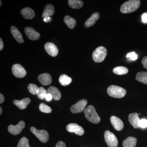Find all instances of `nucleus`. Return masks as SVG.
<instances>
[{"label":"nucleus","instance_id":"nucleus-1","mask_svg":"<svg viewBox=\"0 0 147 147\" xmlns=\"http://www.w3.org/2000/svg\"><path fill=\"white\" fill-rule=\"evenodd\" d=\"M140 1L139 0H130L122 5L120 7L121 13H129L136 11L140 7Z\"/></svg>","mask_w":147,"mask_h":147},{"label":"nucleus","instance_id":"nucleus-2","mask_svg":"<svg viewBox=\"0 0 147 147\" xmlns=\"http://www.w3.org/2000/svg\"><path fill=\"white\" fill-rule=\"evenodd\" d=\"M84 111L85 117L88 121L94 124H97L100 122V117L98 115L95 108L93 106L89 105L85 108Z\"/></svg>","mask_w":147,"mask_h":147},{"label":"nucleus","instance_id":"nucleus-3","mask_svg":"<svg viewBox=\"0 0 147 147\" xmlns=\"http://www.w3.org/2000/svg\"><path fill=\"white\" fill-rule=\"evenodd\" d=\"M107 92L111 97L121 98H123L126 94V91L121 87L112 85L108 87Z\"/></svg>","mask_w":147,"mask_h":147},{"label":"nucleus","instance_id":"nucleus-4","mask_svg":"<svg viewBox=\"0 0 147 147\" xmlns=\"http://www.w3.org/2000/svg\"><path fill=\"white\" fill-rule=\"evenodd\" d=\"M107 55V50L103 46L98 47L94 51L92 59L96 63L102 62L105 59Z\"/></svg>","mask_w":147,"mask_h":147},{"label":"nucleus","instance_id":"nucleus-5","mask_svg":"<svg viewBox=\"0 0 147 147\" xmlns=\"http://www.w3.org/2000/svg\"><path fill=\"white\" fill-rule=\"evenodd\" d=\"M30 131L42 143H46L49 140V134L46 130H38L34 127H32Z\"/></svg>","mask_w":147,"mask_h":147},{"label":"nucleus","instance_id":"nucleus-6","mask_svg":"<svg viewBox=\"0 0 147 147\" xmlns=\"http://www.w3.org/2000/svg\"><path fill=\"white\" fill-rule=\"evenodd\" d=\"M105 142L109 147H117L118 141L115 134L109 130L104 132Z\"/></svg>","mask_w":147,"mask_h":147},{"label":"nucleus","instance_id":"nucleus-7","mask_svg":"<svg viewBox=\"0 0 147 147\" xmlns=\"http://www.w3.org/2000/svg\"><path fill=\"white\" fill-rule=\"evenodd\" d=\"M87 103L88 101L86 99H82L79 100L78 102L71 106L70 111L73 114L82 113L86 107Z\"/></svg>","mask_w":147,"mask_h":147},{"label":"nucleus","instance_id":"nucleus-8","mask_svg":"<svg viewBox=\"0 0 147 147\" xmlns=\"http://www.w3.org/2000/svg\"><path fill=\"white\" fill-rule=\"evenodd\" d=\"M11 69L13 75L17 78H24L26 75L27 72L26 69L19 64L13 65Z\"/></svg>","mask_w":147,"mask_h":147},{"label":"nucleus","instance_id":"nucleus-9","mask_svg":"<svg viewBox=\"0 0 147 147\" xmlns=\"http://www.w3.org/2000/svg\"><path fill=\"white\" fill-rule=\"evenodd\" d=\"M25 123L24 121H20L16 125H10L8 126V130L10 134L13 135H18L22 131V129L25 128Z\"/></svg>","mask_w":147,"mask_h":147},{"label":"nucleus","instance_id":"nucleus-10","mask_svg":"<svg viewBox=\"0 0 147 147\" xmlns=\"http://www.w3.org/2000/svg\"><path fill=\"white\" fill-rule=\"evenodd\" d=\"M66 130L71 133H74L79 136H82L84 134V128L77 124H69L66 127Z\"/></svg>","mask_w":147,"mask_h":147},{"label":"nucleus","instance_id":"nucleus-11","mask_svg":"<svg viewBox=\"0 0 147 147\" xmlns=\"http://www.w3.org/2000/svg\"><path fill=\"white\" fill-rule=\"evenodd\" d=\"M24 31L28 38L31 40H37L40 37V34L39 33L31 27H26L24 29Z\"/></svg>","mask_w":147,"mask_h":147},{"label":"nucleus","instance_id":"nucleus-12","mask_svg":"<svg viewBox=\"0 0 147 147\" xmlns=\"http://www.w3.org/2000/svg\"><path fill=\"white\" fill-rule=\"evenodd\" d=\"M110 120L113 127L117 131H121L123 128V122L117 117L115 116H112L110 117Z\"/></svg>","mask_w":147,"mask_h":147},{"label":"nucleus","instance_id":"nucleus-13","mask_svg":"<svg viewBox=\"0 0 147 147\" xmlns=\"http://www.w3.org/2000/svg\"><path fill=\"white\" fill-rule=\"evenodd\" d=\"M45 49L46 52L52 57H55L58 55L57 47L52 42H47L45 45Z\"/></svg>","mask_w":147,"mask_h":147},{"label":"nucleus","instance_id":"nucleus-14","mask_svg":"<svg viewBox=\"0 0 147 147\" xmlns=\"http://www.w3.org/2000/svg\"><path fill=\"white\" fill-rule=\"evenodd\" d=\"M129 121L134 128H140L139 122L140 119H139V115L138 113H131L129 115Z\"/></svg>","mask_w":147,"mask_h":147},{"label":"nucleus","instance_id":"nucleus-15","mask_svg":"<svg viewBox=\"0 0 147 147\" xmlns=\"http://www.w3.org/2000/svg\"><path fill=\"white\" fill-rule=\"evenodd\" d=\"M38 78L40 83L43 86H48L52 83V77L48 73H43L40 74Z\"/></svg>","mask_w":147,"mask_h":147},{"label":"nucleus","instance_id":"nucleus-16","mask_svg":"<svg viewBox=\"0 0 147 147\" xmlns=\"http://www.w3.org/2000/svg\"><path fill=\"white\" fill-rule=\"evenodd\" d=\"M31 102V100L29 98H25L21 100H15L13 101V104L16 105L19 109L24 110Z\"/></svg>","mask_w":147,"mask_h":147},{"label":"nucleus","instance_id":"nucleus-17","mask_svg":"<svg viewBox=\"0 0 147 147\" xmlns=\"http://www.w3.org/2000/svg\"><path fill=\"white\" fill-rule=\"evenodd\" d=\"M10 30L11 34L17 42L20 43L24 42L22 34L16 27L12 26L11 27Z\"/></svg>","mask_w":147,"mask_h":147},{"label":"nucleus","instance_id":"nucleus-18","mask_svg":"<svg viewBox=\"0 0 147 147\" xmlns=\"http://www.w3.org/2000/svg\"><path fill=\"white\" fill-rule=\"evenodd\" d=\"M99 18H100V14L98 12H95L93 13L90 17L85 22V25H84L85 27L86 28H88L92 26Z\"/></svg>","mask_w":147,"mask_h":147},{"label":"nucleus","instance_id":"nucleus-19","mask_svg":"<svg viewBox=\"0 0 147 147\" xmlns=\"http://www.w3.org/2000/svg\"><path fill=\"white\" fill-rule=\"evenodd\" d=\"M47 93L50 94L55 100H59L61 99V94L57 88L54 86H51L47 90Z\"/></svg>","mask_w":147,"mask_h":147},{"label":"nucleus","instance_id":"nucleus-20","mask_svg":"<svg viewBox=\"0 0 147 147\" xmlns=\"http://www.w3.org/2000/svg\"><path fill=\"white\" fill-rule=\"evenodd\" d=\"M21 13L22 16L26 19H31L34 18L35 14L34 11L30 7H26L21 10Z\"/></svg>","mask_w":147,"mask_h":147},{"label":"nucleus","instance_id":"nucleus-21","mask_svg":"<svg viewBox=\"0 0 147 147\" xmlns=\"http://www.w3.org/2000/svg\"><path fill=\"white\" fill-rule=\"evenodd\" d=\"M55 7L54 6L50 4H48L45 6L42 14V17L43 18L47 17H50L53 16L55 13Z\"/></svg>","mask_w":147,"mask_h":147},{"label":"nucleus","instance_id":"nucleus-22","mask_svg":"<svg viewBox=\"0 0 147 147\" xmlns=\"http://www.w3.org/2000/svg\"><path fill=\"white\" fill-rule=\"evenodd\" d=\"M137 139L134 137H129L125 139L123 142V147H135L137 144Z\"/></svg>","mask_w":147,"mask_h":147},{"label":"nucleus","instance_id":"nucleus-23","mask_svg":"<svg viewBox=\"0 0 147 147\" xmlns=\"http://www.w3.org/2000/svg\"><path fill=\"white\" fill-rule=\"evenodd\" d=\"M68 3L69 6L74 9H79L82 8L84 5L83 1L80 0H69Z\"/></svg>","mask_w":147,"mask_h":147},{"label":"nucleus","instance_id":"nucleus-24","mask_svg":"<svg viewBox=\"0 0 147 147\" xmlns=\"http://www.w3.org/2000/svg\"><path fill=\"white\" fill-rule=\"evenodd\" d=\"M64 22L68 28L71 29L74 28L76 24V19L69 16H66L64 17Z\"/></svg>","mask_w":147,"mask_h":147},{"label":"nucleus","instance_id":"nucleus-25","mask_svg":"<svg viewBox=\"0 0 147 147\" xmlns=\"http://www.w3.org/2000/svg\"><path fill=\"white\" fill-rule=\"evenodd\" d=\"M136 80L144 84H147V72L141 71L138 72L136 77Z\"/></svg>","mask_w":147,"mask_h":147},{"label":"nucleus","instance_id":"nucleus-26","mask_svg":"<svg viewBox=\"0 0 147 147\" xmlns=\"http://www.w3.org/2000/svg\"><path fill=\"white\" fill-rule=\"evenodd\" d=\"M72 79L70 77L65 74H62L60 76L59 82L60 84L63 86H67L71 83Z\"/></svg>","mask_w":147,"mask_h":147},{"label":"nucleus","instance_id":"nucleus-27","mask_svg":"<svg viewBox=\"0 0 147 147\" xmlns=\"http://www.w3.org/2000/svg\"><path fill=\"white\" fill-rule=\"evenodd\" d=\"M113 72L118 75H124L128 73V69L125 67L118 66L113 69Z\"/></svg>","mask_w":147,"mask_h":147},{"label":"nucleus","instance_id":"nucleus-28","mask_svg":"<svg viewBox=\"0 0 147 147\" xmlns=\"http://www.w3.org/2000/svg\"><path fill=\"white\" fill-rule=\"evenodd\" d=\"M29 92L33 95L37 94L39 91V88L34 84H29L28 87Z\"/></svg>","mask_w":147,"mask_h":147},{"label":"nucleus","instance_id":"nucleus-29","mask_svg":"<svg viewBox=\"0 0 147 147\" xmlns=\"http://www.w3.org/2000/svg\"><path fill=\"white\" fill-rule=\"evenodd\" d=\"M40 111L43 113H50L52 112V108H50V106L46 105L45 103H40L39 106Z\"/></svg>","mask_w":147,"mask_h":147},{"label":"nucleus","instance_id":"nucleus-30","mask_svg":"<svg viewBox=\"0 0 147 147\" xmlns=\"http://www.w3.org/2000/svg\"><path fill=\"white\" fill-rule=\"evenodd\" d=\"M17 147H30L29 140L26 137H22L19 140Z\"/></svg>","mask_w":147,"mask_h":147},{"label":"nucleus","instance_id":"nucleus-31","mask_svg":"<svg viewBox=\"0 0 147 147\" xmlns=\"http://www.w3.org/2000/svg\"><path fill=\"white\" fill-rule=\"evenodd\" d=\"M47 94V90L42 87L39 88V91L38 93L37 96L39 99L43 100L45 99V96Z\"/></svg>","mask_w":147,"mask_h":147},{"label":"nucleus","instance_id":"nucleus-32","mask_svg":"<svg viewBox=\"0 0 147 147\" xmlns=\"http://www.w3.org/2000/svg\"><path fill=\"white\" fill-rule=\"evenodd\" d=\"M126 57L129 59L130 60L135 61L137 59V55L135 52H131L127 54Z\"/></svg>","mask_w":147,"mask_h":147},{"label":"nucleus","instance_id":"nucleus-33","mask_svg":"<svg viewBox=\"0 0 147 147\" xmlns=\"http://www.w3.org/2000/svg\"><path fill=\"white\" fill-rule=\"evenodd\" d=\"M139 126L140 127L145 128L147 127V120L146 119H140L139 122Z\"/></svg>","mask_w":147,"mask_h":147},{"label":"nucleus","instance_id":"nucleus-34","mask_svg":"<svg viewBox=\"0 0 147 147\" xmlns=\"http://www.w3.org/2000/svg\"><path fill=\"white\" fill-rule=\"evenodd\" d=\"M142 62L144 67L147 69V56H145L143 58Z\"/></svg>","mask_w":147,"mask_h":147},{"label":"nucleus","instance_id":"nucleus-35","mask_svg":"<svg viewBox=\"0 0 147 147\" xmlns=\"http://www.w3.org/2000/svg\"><path fill=\"white\" fill-rule=\"evenodd\" d=\"M55 147H66V146L65 144L63 142L59 141L57 143Z\"/></svg>","mask_w":147,"mask_h":147},{"label":"nucleus","instance_id":"nucleus-36","mask_svg":"<svg viewBox=\"0 0 147 147\" xmlns=\"http://www.w3.org/2000/svg\"><path fill=\"white\" fill-rule=\"evenodd\" d=\"M53 98L51 94L49 93H47L45 96V99L47 101H50L53 99Z\"/></svg>","mask_w":147,"mask_h":147},{"label":"nucleus","instance_id":"nucleus-37","mask_svg":"<svg viewBox=\"0 0 147 147\" xmlns=\"http://www.w3.org/2000/svg\"><path fill=\"white\" fill-rule=\"evenodd\" d=\"M142 20L144 23H147V13H144L142 15Z\"/></svg>","mask_w":147,"mask_h":147},{"label":"nucleus","instance_id":"nucleus-38","mask_svg":"<svg viewBox=\"0 0 147 147\" xmlns=\"http://www.w3.org/2000/svg\"><path fill=\"white\" fill-rule=\"evenodd\" d=\"M5 100V98L4 96L1 93L0 94V104L3 103Z\"/></svg>","mask_w":147,"mask_h":147},{"label":"nucleus","instance_id":"nucleus-39","mask_svg":"<svg viewBox=\"0 0 147 147\" xmlns=\"http://www.w3.org/2000/svg\"><path fill=\"white\" fill-rule=\"evenodd\" d=\"M4 47V44L1 38H0V50L1 51Z\"/></svg>","mask_w":147,"mask_h":147},{"label":"nucleus","instance_id":"nucleus-40","mask_svg":"<svg viewBox=\"0 0 147 147\" xmlns=\"http://www.w3.org/2000/svg\"><path fill=\"white\" fill-rule=\"evenodd\" d=\"M52 20V18L50 17H47L46 18H44L43 21L45 22H50Z\"/></svg>","mask_w":147,"mask_h":147},{"label":"nucleus","instance_id":"nucleus-41","mask_svg":"<svg viewBox=\"0 0 147 147\" xmlns=\"http://www.w3.org/2000/svg\"><path fill=\"white\" fill-rule=\"evenodd\" d=\"M2 113V109L1 107H0V115H1Z\"/></svg>","mask_w":147,"mask_h":147},{"label":"nucleus","instance_id":"nucleus-42","mask_svg":"<svg viewBox=\"0 0 147 147\" xmlns=\"http://www.w3.org/2000/svg\"><path fill=\"white\" fill-rule=\"evenodd\" d=\"M0 3H1V5H0V6H1L2 4V3L1 1H0Z\"/></svg>","mask_w":147,"mask_h":147}]
</instances>
